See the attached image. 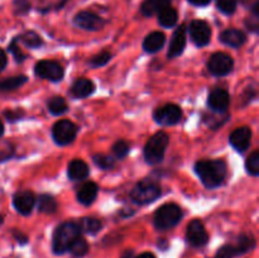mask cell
Returning <instances> with one entry per match:
<instances>
[{
    "label": "cell",
    "instance_id": "f1b7e54d",
    "mask_svg": "<svg viewBox=\"0 0 259 258\" xmlns=\"http://www.w3.org/2000/svg\"><path fill=\"white\" fill-rule=\"evenodd\" d=\"M47 106L50 113L53 115H62L68 110L67 103L62 96H53L52 99H50Z\"/></svg>",
    "mask_w": 259,
    "mask_h": 258
},
{
    "label": "cell",
    "instance_id": "d4e9b609",
    "mask_svg": "<svg viewBox=\"0 0 259 258\" xmlns=\"http://www.w3.org/2000/svg\"><path fill=\"white\" fill-rule=\"evenodd\" d=\"M17 39L19 43L27 46L28 48H39L43 45V39L34 30H27L20 35H17Z\"/></svg>",
    "mask_w": 259,
    "mask_h": 258
},
{
    "label": "cell",
    "instance_id": "ba28073f",
    "mask_svg": "<svg viewBox=\"0 0 259 258\" xmlns=\"http://www.w3.org/2000/svg\"><path fill=\"white\" fill-rule=\"evenodd\" d=\"M76 134H77V126L67 119L57 121L52 128L53 141L58 146H67V144L72 143L73 139L76 138Z\"/></svg>",
    "mask_w": 259,
    "mask_h": 258
},
{
    "label": "cell",
    "instance_id": "4fadbf2b",
    "mask_svg": "<svg viewBox=\"0 0 259 258\" xmlns=\"http://www.w3.org/2000/svg\"><path fill=\"white\" fill-rule=\"evenodd\" d=\"M186 238L190 244L194 245V247H202L209 240L206 229H205L204 224L199 219H194L187 225Z\"/></svg>",
    "mask_w": 259,
    "mask_h": 258
},
{
    "label": "cell",
    "instance_id": "ffe728a7",
    "mask_svg": "<svg viewBox=\"0 0 259 258\" xmlns=\"http://www.w3.org/2000/svg\"><path fill=\"white\" fill-rule=\"evenodd\" d=\"M89 174H90V169H89L88 163L83 162L82 159H73L68 164L67 175L72 181H80V180L86 179Z\"/></svg>",
    "mask_w": 259,
    "mask_h": 258
},
{
    "label": "cell",
    "instance_id": "74e56055",
    "mask_svg": "<svg viewBox=\"0 0 259 258\" xmlns=\"http://www.w3.org/2000/svg\"><path fill=\"white\" fill-rule=\"evenodd\" d=\"M245 27H247V29L250 30V32L257 33L259 28V15H254L250 13V17L245 19Z\"/></svg>",
    "mask_w": 259,
    "mask_h": 258
},
{
    "label": "cell",
    "instance_id": "ab89813d",
    "mask_svg": "<svg viewBox=\"0 0 259 258\" xmlns=\"http://www.w3.org/2000/svg\"><path fill=\"white\" fill-rule=\"evenodd\" d=\"M8 65V57H7V53L3 48H0V72L7 67Z\"/></svg>",
    "mask_w": 259,
    "mask_h": 258
},
{
    "label": "cell",
    "instance_id": "7402d4cb",
    "mask_svg": "<svg viewBox=\"0 0 259 258\" xmlns=\"http://www.w3.org/2000/svg\"><path fill=\"white\" fill-rule=\"evenodd\" d=\"M172 0H143L141 5V13L144 17H153L164 8L169 7Z\"/></svg>",
    "mask_w": 259,
    "mask_h": 258
},
{
    "label": "cell",
    "instance_id": "44dd1931",
    "mask_svg": "<svg viewBox=\"0 0 259 258\" xmlns=\"http://www.w3.org/2000/svg\"><path fill=\"white\" fill-rule=\"evenodd\" d=\"M166 43V35L162 32H152L144 38L143 50L147 53H156L161 50Z\"/></svg>",
    "mask_w": 259,
    "mask_h": 258
},
{
    "label": "cell",
    "instance_id": "d6a6232c",
    "mask_svg": "<svg viewBox=\"0 0 259 258\" xmlns=\"http://www.w3.org/2000/svg\"><path fill=\"white\" fill-rule=\"evenodd\" d=\"M93 159L96 166L103 169H111L115 164V159L110 156H106V154H94Z\"/></svg>",
    "mask_w": 259,
    "mask_h": 258
},
{
    "label": "cell",
    "instance_id": "3957f363",
    "mask_svg": "<svg viewBox=\"0 0 259 258\" xmlns=\"http://www.w3.org/2000/svg\"><path fill=\"white\" fill-rule=\"evenodd\" d=\"M169 138L164 132H158L148 139L144 146V159L149 164H157L163 159Z\"/></svg>",
    "mask_w": 259,
    "mask_h": 258
},
{
    "label": "cell",
    "instance_id": "30bf717a",
    "mask_svg": "<svg viewBox=\"0 0 259 258\" xmlns=\"http://www.w3.org/2000/svg\"><path fill=\"white\" fill-rule=\"evenodd\" d=\"M34 72L38 77L45 78V80L53 81V82H58L63 78L65 71H63L62 66L56 61L43 60L39 61L37 65L34 66Z\"/></svg>",
    "mask_w": 259,
    "mask_h": 258
},
{
    "label": "cell",
    "instance_id": "4dcf8cb0",
    "mask_svg": "<svg viewBox=\"0 0 259 258\" xmlns=\"http://www.w3.org/2000/svg\"><path fill=\"white\" fill-rule=\"evenodd\" d=\"M239 0H217V8L225 15L234 14Z\"/></svg>",
    "mask_w": 259,
    "mask_h": 258
},
{
    "label": "cell",
    "instance_id": "484cf974",
    "mask_svg": "<svg viewBox=\"0 0 259 258\" xmlns=\"http://www.w3.org/2000/svg\"><path fill=\"white\" fill-rule=\"evenodd\" d=\"M80 227V230L83 233H88V234H96L101 230L103 228V223H101L100 219L94 217H88L83 218L82 220L78 224Z\"/></svg>",
    "mask_w": 259,
    "mask_h": 258
},
{
    "label": "cell",
    "instance_id": "7bdbcfd3",
    "mask_svg": "<svg viewBox=\"0 0 259 258\" xmlns=\"http://www.w3.org/2000/svg\"><path fill=\"white\" fill-rule=\"evenodd\" d=\"M68 2H70V0H60V2H58L57 4H56L55 7H53V9H55V10H61L63 7H65L66 4H67Z\"/></svg>",
    "mask_w": 259,
    "mask_h": 258
},
{
    "label": "cell",
    "instance_id": "bcb514c9",
    "mask_svg": "<svg viewBox=\"0 0 259 258\" xmlns=\"http://www.w3.org/2000/svg\"><path fill=\"white\" fill-rule=\"evenodd\" d=\"M4 136V124H3V121L0 120V138Z\"/></svg>",
    "mask_w": 259,
    "mask_h": 258
},
{
    "label": "cell",
    "instance_id": "d590c367",
    "mask_svg": "<svg viewBox=\"0 0 259 258\" xmlns=\"http://www.w3.org/2000/svg\"><path fill=\"white\" fill-rule=\"evenodd\" d=\"M113 153L115 158L123 159L129 153V144L125 141H118L113 146Z\"/></svg>",
    "mask_w": 259,
    "mask_h": 258
},
{
    "label": "cell",
    "instance_id": "836d02e7",
    "mask_svg": "<svg viewBox=\"0 0 259 258\" xmlns=\"http://www.w3.org/2000/svg\"><path fill=\"white\" fill-rule=\"evenodd\" d=\"M110 60H111V53L109 52V51H103V52H100L99 55L94 56V57L91 58L89 65L94 68L103 67V66H105Z\"/></svg>",
    "mask_w": 259,
    "mask_h": 258
},
{
    "label": "cell",
    "instance_id": "e0dca14e",
    "mask_svg": "<svg viewBox=\"0 0 259 258\" xmlns=\"http://www.w3.org/2000/svg\"><path fill=\"white\" fill-rule=\"evenodd\" d=\"M185 47H186V25L181 24L176 30H175L174 34H172L168 52H167V57H179V56L182 55Z\"/></svg>",
    "mask_w": 259,
    "mask_h": 258
},
{
    "label": "cell",
    "instance_id": "8d00e7d4",
    "mask_svg": "<svg viewBox=\"0 0 259 258\" xmlns=\"http://www.w3.org/2000/svg\"><path fill=\"white\" fill-rule=\"evenodd\" d=\"M8 50H9V52L12 53L13 56H14V58H15V61H17V62H22V61H24L25 55L22 52V50H20L19 45H18V40H17V38H15V37H14V39L10 42L9 48H8Z\"/></svg>",
    "mask_w": 259,
    "mask_h": 258
},
{
    "label": "cell",
    "instance_id": "4316f807",
    "mask_svg": "<svg viewBox=\"0 0 259 258\" xmlns=\"http://www.w3.org/2000/svg\"><path fill=\"white\" fill-rule=\"evenodd\" d=\"M37 206L40 212L53 214V212L57 210V202H56L53 196H51V195L48 194H43L37 199Z\"/></svg>",
    "mask_w": 259,
    "mask_h": 258
},
{
    "label": "cell",
    "instance_id": "52a82bcc",
    "mask_svg": "<svg viewBox=\"0 0 259 258\" xmlns=\"http://www.w3.org/2000/svg\"><path fill=\"white\" fill-rule=\"evenodd\" d=\"M72 23L80 29L89 30V32H98L105 27L106 20L96 13L90 12V10H81L73 17Z\"/></svg>",
    "mask_w": 259,
    "mask_h": 258
},
{
    "label": "cell",
    "instance_id": "8fae6325",
    "mask_svg": "<svg viewBox=\"0 0 259 258\" xmlns=\"http://www.w3.org/2000/svg\"><path fill=\"white\" fill-rule=\"evenodd\" d=\"M156 123L161 125H176L182 119V110L179 105L175 104H166L157 109L153 114Z\"/></svg>",
    "mask_w": 259,
    "mask_h": 258
},
{
    "label": "cell",
    "instance_id": "d6986e66",
    "mask_svg": "<svg viewBox=\"0 0 259 258\" xmlns=\"http://www.w3.org/2000/svg\"><path fill=\"white\" fill-rule=\"evenodd\" d=\"M95 91V85L91 80L85 77L77 78L71 88V94L76 99H83L90 96Z\"/></svg>",
    "mask_w": 259,
    "mask_h": 258
},
{
    "label": "cell",
    "instance_id": "1f68e13d",
    "mask_svg": "<svg viewBox=\"0 0 259 258\" xmlns=\"http://www.w3.org/2000/svg\"><path fill=\"white\" fill-rule=\"evenodd\" d=\"M245 169L252 176L259 175V151H254L245 161Z\"/></svg>",
    "mask_w": 259,
    "mask_h": 258
},
{
    "label": "cell",
    "instance_id": "7c38bea8",
    "mask_svg": "<svg viewBox=\"0 0 259 258\" xmlns=\"http://www.w3.org/2000/svg\"><path fill=\"white\" fill-rule=\"evenodd\" d=\"M189 33L191 40L197 47H205L211 39V28L202 19L192 20L189 25Z\"/></svg>",
    "mask_w": 259,
    "mask_h": 258
},
{
    "label": "cell",
    "instance_id": "60d3db41",
    "mask_svg": "<svg viewBox=\"0 0 259 258\" xmlns=\"http://www.w3.org/2000/svg\"><path fill=\"white\" fill-rule=\"evenodd\" d=\"M191 5L197 8H202V7H207V5L211 3V0H187Z\"/></svg>",
    "mask_w": 259,
    "mask_h": 258
},
{
    "label": "cell",
    "instance_id": "8992f818",
    "mask_svg": "<svg viewBox=\"0 0 259 258\" xmlns=\"http://www.w3.org/2000/svg\"><path fill=\"white\" fill-rule=\"evenodd\" d=\"M255 240L252 235H240L235 244H225L218 250L215 258H235L254 248Z\"/></svg>",
    "mask_w": 259,
    "mask_h": 258
},
{
    "label": "cell",
    "instance_id": "5b68a950",
    "mask_svg": "<svg viewBox=\"0 0 259 258\" xmlns=\"http://www.w3.org/2000/svg\"><path fill=\"white\" fill-rule=\"evenodd\" d=\"M182 210L176 204H164L154 214V225L159 230H167L176 227L181 222Z\"/></svg>",
    "mask_w": 259,
    "mask_h": 258
},
{
    "label": "cell",
    "instance_id": "e575fe53",
    "mask_svg": "<svg viewBox=\"0 0 259 258\" xmlns=\"http://www.w3.org/2000/svg\"><path fill=\"white\" fill-rule=\"evenodd\" d=\"M32 9L30 0H13V10L15 15H25Z\"/></svg>",
    "mask_w": 259,
    "mask_h": 258
},
{
    "label": "cell",
    "instance_id": "cb8c5ba5",
    "mask_svg": "<svg viewBox=\"0 0 259 258\" xmlns=\"http://www.w3.org/2000/svg\"><path fill=\"white\" fill-rule=\"evenodd\" d=\"M158 23L159 25L164 28H172L177 24V20H179V13L175 8H172L171 5L167 8H164L163 10L158 13Z\"/></svg>",
    "mask_w": 259,
    "mask_h": 258
},
{
    "label": "cell",
    "instance_id": "7a4b0ae2",
    "mask_svg": "<svg viewBox=\"0 0 259 258\" xmlns=\"http://www.w3.org/2000/svg\"><path fill=\"white\" fill-rule=\"evenodd\" d=\"M80 227L75 222H66L58 225L53 234V252L56 254H63L68 252V248L75 242L76 238L80 237Z\"/></svg>",
    "mask_w": 259,
    "mask_h": 258
},
{
    "label": "cell",
    "instance_id": "b9f144b4",
    "mask_svg": "<svg viewBox=\"0 0 259 258\" xmlns=\"http://www.w3.org/2000/svg\"><path fill=\"white\" fill-rule=\"evenodd\" d=\"M15 239H17L19 243H22V244H23V243L28 242V238L25 237V235H23L22 233H19V232L15 233Z\"/></svg>",
    "mask_w": 259,
    "mask_h": 258
},
{
    "label": "cell",
    "instance_id": "f6af8a7d",
    "mask_svg": "<svg viewBox=\"0 0 259 258\" xmlns=\"http://www.w3.org/2000/svg\"><path fill=\"white\" fill-rule=\"evenodd\" d=\"M121 258H133V252H132V250H126Z\"/></svg>",
    "mask_w": 259,
    "mask_h": 258
},
{
    "label": "cell",
    "instance_id": "ee69618b",
    "mask_svg": "<svg viewBox=\"0 0 259 258\" xmlns=\"http://www.w3.org/2000/svg\"><path fill=\"white\" fill-rule=\"evenodd\" d=\"M136 258H156V255H154L153 253L144 252V253H142V254H139L138 257H136Z\"/></svg>",
    "mask_w": 259,
    "mask_h": 258
},
{
    "label": "cell",
    "instance_id": "603a6c76",
    "mask_svg": "<svg viewBox=\"0 0 259 258\" xmlns=\"http://www.w3.org/2000/svg\"><path fill=\"white\" fill-rule=\"evenodd\" d=\"M98 186L94 182H86L85 185L80 187L77 192V200L80 204L82 205H90L95 201L96 196H98Z\"/></svg>",
    "mask_w": 259,
    "mask_h": 258
},
{
    "label": "cell",
    "instance_id": "ac0fdd59",
    "mask_svg": "<svg viewBox=\"0 0 259 258\" xmlns=\"http://www.w3.org/2000/svg\"><path fill=\"white\" fill-rule=\"evenodd\" d=\"M220 40L222 43H224L228 47L233 48H239L247 42V35L244 32H242L240 29L237 28H229V29H225L224 32L220 34Z\"/></svg>",
    "mask_w": 259,
    "mask_h": 258
},
{
    "label": "cell",
    "instance_id": "9a60e30c",
    "mask_svg": "<svg viewBox=\"0 0 259 258\" xmlns=\"http://www.w3.org/2000/svg\"><path fill=\"white\" fill-rule=\"evenodd\" d=\"M229 142L235 151L243 153V152H245L249 148L250 142H252V131L248 126L237 128L230 134Z\"/></svg>",
    "mask_w": 259,
    "mask_h": 258
},
{
    "label": "cell",
    "instance_id": "9c48e42d",
    "mask_svg": "<svg viewBox=\"0 0 259 258\" xmlns=\"http://www.w3.org/2000/svg\"><path fill=\"white\" fill-rule=\"evenodd\" d=\"M233 67H234V61L224 52L214 53L207 62V70L211 75L218 76V77L229 75L233 71Z\"/></svg>",
    "mask_w": 259,
    "mask_h": 258
},
{
    "label": "cell",
    "instance_id": "5bb4252c",
    "mask_svg": "<svg viewBox=\"0 0 259 258\" xmlns=\"http://www.w3.org/2000/svg\"><path fill=\"white\" fill-rule=\"evenodd\" d=\"M35 205V196L29 190L18 191L13 196V206L19 214L29 215Z\"/></svg>",
    "mask_w": 259,
    "mask_h": 258
},
{
    "label": "cell",
    "instance_id": "2e32d148",
    "mask_svg": "<svg viewBox=\"0 0 259 258\" xmlns=\"http://www.w3.org/2000/svg\"><path fill=\"white\" fill-rule=\"evenodd\" d=\"M230 95L224 89H215L207 98V105L215 113H225L229 108Z\"/></svg>",
    "mask_w": 259,
    "mask_h": 258
},
{
    "label": "cell",
    "instance_id": "f35d334b",
    "mask_svg": "<svg viewBox=\"0 0 259 258\" xmlns=\"http://www.w3.org/2000/svg\"><path fill=\"white\" fill-rule=\"evenodd\" d=\"M4 116L8 121H17L23 116L22 110H7L4 111Z\"/></svg>",
    "mask_w": 259,
    "mask_h": 258
},
{
    "label": "cell",
    "instance_id": "277c9868",
    "mask_svg": "<svg viewBox=\"0 0 259 258\" xmlns=\"http://www.w3.org/2000/svg\"><path fill=\"white\" fill-rule=\"evenodd\" d=\"M161 196V186L153 180H143L133 187L131 197L136 204L147 205L156 201Z\"/></svg>",
    "mask_w": 259,
    "mask_h": 258
},
{
    "label": "cell",
    "instance_id": "83f0119b",
    "mask_svg": "<svg viewBox=\"0 0 259 258\" xmlns=\"http://www.w3.org/2000/svg\"><path fill=\"white\" fill-rule=\"evenodd\" d=\"M27 76L19 75L13 76V77H8L5 80L0 81V91H14L19 89L20 86L24 85L27 82Z\"/></svg>",
    "mask_w": 259,
    "mask_h": 258
},
{
    "label": "cell",
    "instance_id": "6da1fadb",
    "mask_svg": "<svg viewBox=\"0 0 259 258\" xmlns=\"http://www.w3.org/2000/svg\"><path fill=\"white\" fill-rule=\"evenodd\" d=\"M195 172L207 189H215L227 177V163L223 159H204L195 163Z\"/></svg>",
    "mask_w": 259,
    "mask_h": 258
},
{
    "label": "cell",
    "instance_id": "f546056e",
    "mask_svg": "<svg viewBox=\"0 0 259 258\" xmlns=\"http://www.w3.org/2000/svg\"><path fill=\"white\" fill-rule=\"evenodd\" d=\"M88 250H89V244L82 237L76 238L75 242H73L72 244H71V247L68 248V252H70L73 257H77V258L83 257V255L88 253Z\"/></svg>",
    "mask_w": 259,
    "mask_h": 258
}]
</instances>
